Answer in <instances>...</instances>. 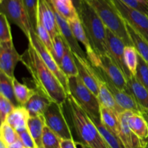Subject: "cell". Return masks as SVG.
Instances as JSON below:
<instances>
[{
	"label": "cell",
	"mask_w": 148,
	"mask_h": 148,
	"mask_svg": "<svg viewBox=\"0 0 148 148\" xmlns=\"http://www.w3.org/2000/svg\"><path fill=\"white\" fill-rule=\"evenodd\" d=\"M21 62L30 72L36 87L35 90L44 94L52 102L62 106L66 102L67 92L30 42L22 55Z\"/></svg>",
	"instance_id": "6da1fadb"
},
{
	"label": "cell",
	"mask_w": 148,
	"mask_h": 148,
	"mask_svg": "<svg viewBox=\"0 0 148 148\" xmlns=\"http://www.w3.org/2000/svg\"><path fill=\"white\" fill-rule=\"evenodd\" d=\"M70 117L81 143L88 148H111L98 131L90 116L69 94L66 99Z\"/></svg>",
	"instance_id": "7a4b0ae2"
},
{
	"label": "cell",
	"mask_w": 148,
	"mask_h": 148,
	"mask_svg": "<svg viewBox=\"0 0 148 148\" xmlns=\"http://www.w3.org/2000/svg\"><path fill=\"white\" fill-rule=\"evenodd\" d=\"M77 12L87 36L95 53L99 56L108 55L106 27L94 9L85 0H82Z\"/></svg>",
	"instance_id": "3957f363"
},
{
	"label": "cell",
	"mask_w": 148,
	"mask_h": 148,
	"mask_svg": "<svg viewBox=\"0 0 148 148\" xmlns=\"http://www.w3.org/2000/svg\"><path fill=\"white\" fill-rule=\"evenodd\" d=\"M98 14L106 27L116 35L127 46H133L126 27V23L112 0H85Z\"/></svg>",
	"instance_id": "277c9868"
},
{
	"label": "cell",
	"mask_w": 148,
	"mask_h": 148,
	"mask_svg": "<svg viewBox=\"0 0 148 148\" xmlns=\"http://www.w3.org/2000/svg\"><path fill=\"white\" fill-rule=\"evenodd\" d=\"M69 94L90 117L101 119V104L98 98L79 76L68 78Z\"/></svg>",
	"instance_id": "5b68a950"
},
{
	"label": "cell",
	"mask_w": 148,
	"mask_h": 148,
	"mask_svg": "<svg viewBox=\"0 0 148 148\" xmlns=\"http://www.w3.org/2000/svg\"><path fill=\"white\" fill-rule=\"evenodd\" d=\"M1 13L4 14L9 22L19 27L25 36L28 38L33 30L25 9L23 0H4L1 3Z\"/></svg>",
	"instance_id": "8992f818"
},
{
	"label": "cell",
	"mask_w": 148,
	"mask_h": 148,
	"mask_svg": "<svg viewBox=\"0 0 148 148\" xmlns=\"http://www.w3.org/2000/svg\"><path fill=\"white\" fill-rule=\"evenodd\" d=\"M46 124L62 140L73 139L72 131L64 114L63 106L51 103L44 114Z\"/></svg>",
	"instance_id": "52a82bcc"
},
{
	"label": "cell",
	"mask_w": 148,
	"mask_h": 148,
	"mask_svg": "<svg viewBox=\"0 0 148 148\" xmlns=\"http://www.w3.org/2000/svg\"><path fill=\"white\" fill-rule=\"evenodd\" d=\"M117 11L125 22L148 40V16L143 12L130 7L121 0H112Z\"/></svg>",
	"instance_id": "ba28073f"
},
{
	"label": "cell",
	"mask_w": 148,
	"mask_h": 148,
	"mask_svg": "<svg viewBox=\"0 0 148 148\" xmlns=\"http://www.w3.org/2000/svg\"><path fill=\"white\" fill-rule=\"evenodd\" d=\"M28 41L31 43L33 46V47L36 49L37 52L38 53L39 56L43 61L46 66H48L49 69L56 75V77L61 82L62 86L65 89L66 92L67 94H69V85H68V77L64 75L63 72L61 69L60 66H59L56 62L55 61L54 58L51 55V53L48 51L46 46L42 43L39 38L38 37L37 34H36V31L32 30L30 32L28 38Z\"/></svg>",
	"instance_id": "9c48e42d"
},
{
	"label": "cell",
	"mask_w": 148,
	"mask_h": 148,
	"mask_svg": "<svg viewBox=\"0 0 148 148\" xmlns=\"http://www.w3.org/2000/svg\"><path fill=\"white\" fill-rule=\"evenodd\" d=\"M93 69L97 76L105 82L108 90L114 96V99L116 100L120 107H121L125 111H131L137 114L141 113L143 109L131 94L117 88L106 75L105 72L101 69V68L93 66Z\"/></svg>",
	"instance_id": "30bf717a"
},
{
	"label": "cell",
	"mask_w": 148,
	"mask_h": 148,
	"mask_svg": "<svg viewBox=\"0 0 148 148\" xmlns=\"http://www.w3.org/2000/svg\"><path fill=\"white\" fill-rule=\"evenodd\" d=\"M106 41L108 56L120 68L127 80L133 76L127 68L124 61V48L126 45L120 38L106 27Z\"/></svg>",
	"instance_id": "8fae6325"
},
{
	"label": "cell",
	"mask_w": 148,
	"mask_h": 148,
	"mask_svg": "<svg viewBox=\"0 0 148 148\" xmlns=\"http://www.w3.org/2000/svg\"><path fill=\"white\" fill-rule=\"evenodd\" d=\"M133 113L131 111H124L119 114L120 128L118 137L124 148H146V141L140 139L130 128L128 124L129 118Z\"/></svg>",
	"instance_id": "7c38bea8"
},
{
	"label": "cell",
	"mask_w": 148,
	"mask_h": 148,
	"mask_svg": "<svg viewBox=\"0 0 148 148\" xmlns=\"http://www.w3.org/2000/svg\"><path fill=\"white\" fill-rule=\"evenodd\" d=\"M20 55L14 46L13 41L0 42V71L10 77L14 78V69L19 62H21Z\"/></svg>",
	"instance_id": "4fadbf2b"
},
{
	"label": "cell",
	"mask_w": 148,
	"mask_h": 148,
	"mask_svg": "<svg viewBox=\"0 0 148 148\" xmlns=\"http://www.w3.org/2000/svg\"><path fill=\"white\" fill-rule=\"evenodd\" d=\"M38 23L49 31L53 40L56 36L61 34L54 9L50 0H38Z\"/></svg>",
	"instance_id": "5bb4252c"
},
{
	"label": "cell",
	"mask_w": 148,
	"mask_h": 148,
	"mask_svg": "<svg viewBox=\"0 0 148 148\" xmlns=\"http://www.w3.org/2000/svg\"><path fill=\"white\" fill-rule=\"evenodd\" d=\"M100 59L101 64L98 67L101 68L117 88L130 94L128 88V80L120 68L113 62L108 55L100 56Z\"/></svg>",
	"instance_id": "9a60e30c"
},
{
	"label": "cell",
	"mask_w": 148,
	"mask_h": 148,
	"mask_svg": "<svg viewBox=\"0 0 148 148\" xmlns=\"http://www.w3.org/2000/svg\"><path fill=\"white\" fill-rule=\"evenodd\" d=\"M74 56L75 63L77 66L78 76L80 77L84 84L98 97L99 87L98 78L95 75L93 66L88 59L81 58L75 54H74Z\"/></svg>",
	"instance_id": "2e32d148"
},
{
	"label": "cell",
	"mask_w": 148,
	"mask_h": 148,
	"mask_svg": "<svg viewBox=\"0 0 148 148\" xmlns=\"http://www.w3.org/2000/svg\"><path fill=\"white\" fill-rule=\"evenodd\" d=\"M54 12L61 35L64 38L65 41L66 42L67 45L69 46L72 51L73 52L74 54L77 55L79 57L88 59L86 52L84 51L83 49L80 47L79 44V41L77 40L75 35L72 33L68 22L64 17H62L59 13L56 12L55 10Z\"/></svg>",
	"instance_id": "e0dca14e"
},
{
	"label": "cell",
	"mask_w": 148,
	"mask_h": 148,
	"mask_svg": "<svg viewBox=\"0 0 148 148\" xmlns=\"http://www.w3.org/2000/svg\"><path fill=\"white\" fill-rule=\"evenodd\" d=\"M52 102L44 94L36 90V93L24 106L30 116H43Z\"/></svg>",
	"instance_id": "ac0fdd59"
},
{
	"label": "cell",
	"mask_w": 148,
	"mask_h": 148,
	"mask_svg": "<svg viewBox=\"0 0 148 148\" xmlns=\"http://www.w3.org/2000/svg\"><path fill=\"white\" fill-rule=\"evenodd\" d=\"M30 117V114L24 106H18L10 113L5 121L19 134L27 130V121Z\"/></svg>",
	"instance_id": "d6986e66"
},
{
	"label": "cell",
	"mask_w": 148,
	"mask_h": 148,
	"mask_svg": "<svg viewBox=\"0 0 148 148\" xmlns=\"http://www.w3.org/2000/svg\"><path fill=\"white\" fill-rule=\"evenodd\" d=\"M97 78H98V87H99L98 98L100 104L103 106L108 108V109L112 110L113 111L116 113L117 114H120L124 112L125 110H124L121 107L119 106V104L117 103L116 100L114 99V96L111 94V92H110L105 82L102 79H100L98 76H97Z\"/></svg>",
	"instance_id": "ffe728a7"
},
{
	"label": "cell",
	"mask_w": 148,
	"mask_h": 148,
	"mask_svg": "<svg viewBox=\"0 0 148 148\" xmlns=\"http://www.w3.org/2000/svg\"><path fill=\"white\" fill-rule=\"evenodd\" d=\"M130 92L142 109H148V90L133 75L128 80Z\"/></svg>",
	"instance_id": "44dd1931"
},
{
	"label": "cell",
	"mask_w": 148,
	"mask_h": 148,
	"mask_svg": "<svg viewBox=\"0 0 148 148\" xmlns=\"http://www.w3.org/2000/svg\"><path fill=\"white\" fill-rule=\"evenodd\" d=\"M125 23L133 46L135 48L138 54L148 64V40L127 22Z\"/></svg>",
	"instance_id": "7402d4cb"
},
{
	"label": "cell",
	"mask_w": 148,
	"mask_h": 148,
	"mask_svg": "<svg viewBox=\"0 0 148 148\" xmlns=\"http://www.w3.org/2000/svg\"><path fill=\"white\" fill-rule=\"evenodd\" d=\"M46 125L44 116H30L27 121V130L34 140L38 148H43L42 138L43 129Z\"/></svg>",
	"instance_id": "603a6c76"
},
{
	"label": "cell",
	"mask_w": 148,
	"mask_h": 148,
	"mask_svg": "<svg viewBox=\"0 0 148 148\" xmlns=\"http://www.w3.org/2000/svg\"><path fill=\"white\" fill-rule=\"evenodd\" d=\"M53 9L66 21L79 17L72 0H50Z\"/></svg>",
	"instance_id": "cb8c5ba5"
},
{
	"label": "cell",
	"mask_w": 148,
	"mask_h": 148,
	"mask_svg": "<svg viewBox=\"0 0 148 148\" xmlns=\"http://www.w3.org/2000/svg\"><path fill=\"white\" fill-rule=\"evenodd\" d=\"M130 128L142 140L146 141L148 138V127L145 119L141 114L133 113L128 120Z\"/></svg>",
	"instance_id": "d4e9b609"
},
{
	"label": "cell",
	"mask_w": 148,
	"mask_h": 148,
	"mask_svg": "<svg viewBox=\"0 0 148 148\" xmlns=\"http://www.w3.org/2000/svg\"><path fill=\"white\" fill-rule=\"evenodd\" d=\"M92 121L95 124L98 131L102 137L111 148H124L122 143L121 142L118 136L113 132L111 130L106 127L101 121V119H96L90 117Z\"/></svg>",
	"instance_id": "484cf974"
},
{
	"label": "cell",
	"mask_w": 148,
	"mask_h": 148,
	"mask_svg": "<svg viewBox=\"0 0 148 148\" xmlns=\"http://www.w3.org/2000/svg\"><path fill=\"white\" fill-rule=\"evenodd\" d=\"M0 95L8 99L15 107L20 106L14 95L13 79L0 71Z\"/></svg>",
	"instance_id": "4316f807"
},
{
	"label": "cell",
	"mask_w": 148,
	"mask_h": 148,
	"mask_svg": "<svg viewBox=\"0 0 148 148\" xmlns=\"http://www.w3.org/2000/svg\"><path fill=\"white\" fill-rule=\"evenodd\" d=\"M59 66L68 78L71 77L78 76V69L75 63L74 53L68 45H66V51Z\"/></svg>",
	"instance_id": "83f0119b"
},
{
	"label": "cell",
	"mask_w": 148,
	"mask_h": 148,
	"mask_svg": "<svg viewBox=\"0 0 148 148\" xmlns=\"http://www.w3.org/2000/svg\"><path fill=\"white\" fill-rule=\"evenodd\" d=\"M101 120L106 127L118 136L120 128L119 114L101 105Z\"/></svg>",
	"instance_id": "f1b7e54d"
},
{
	"label": "cell",
	"mask_w": 148,
	"mask_h": 148,
	"mask_svg": "<svg viewBox=\"0 0 148 148\" xmlns=\"http://www.w3.org/2000/svg\"><path fill=\"white\" fill-rule=\"evenodd\" d=\"M13 84L16 100L20 106H24L36 93V90L29 88L26 85L19 82L15 77L13 79Z\"/></svg>",
	"instance_id": "f546056e"
},
{
	"label": "cell",
	"mask_w": 148,
	"mask_h": 148,
	"mask_svg": "<svg viewBox=\"0 0 148 148\" xmlns=\"http://www.w3.org/2000/svg\"><path fill=\"white\" fill-rule=\"evenodd\" d=\"M124 61L132 75H135L138 64V53L133 46H127L124 48Z\"/></svg>",
	"instance_id": "4dcf8cb0"
},
{
	"label": "cell",
	"mask_w": 148,
	"mask_h": 148,
	"mask_svg": "<svg viewBox=\"0 0 148 148\" xmlns=\"http://www.w3.org/2000/svg\"><path fill=\"white\" fill-rule=\"evenodd\" d=\"M20 140L18 133L8 123H2L0 130V140L2 141L6 145H10L17 140Z\"/></svg>",
	"instance_id": "1f68e13d"
},
{
	"label": "cell",
	"mask_w": 148,
	"mask_h": 148,
	"mask_svg": "<svg viewBox=\"0 0 148 148\" xmlns=\"http://www.w3.org/2000/svg\"><path fill=\"white\" fill-rule=\"evenodd\" d=\"M61 140L62 139L54 132L45 126L42 138L43 148H61Z\"/></svg>",
	"instance_id": "d6a6232c"
},
{
	"label": "cell",
	"mask_w": 148,
	"mask_h": 148,
	"mask_svg": "<svg viewBox=\"0 0 148 148\" xmlns=\"http://www.w3.org/2000/svg\"><path fill=\"white\" fill-rule=\"evenodd\" d=\"M30 25L36 31L38 23V0H23Z\"/></svg>",
	"instance_id": "836d02e7"
},
{
	"label": "cell",
	"mask_w": 148,
	"mask_h": 148,
	"mask_svg": "<svg viewBox=\"0 0 148 148\" xmlns=\"http://www.w3.org/2000/svg\"><path fill=\"white\" fill-rule=\"evenodd\" d=\"M53 57L54 58L56 63L60 65L62 59L64 55L65 51L66 48V42L65 41L64 38L62 37L61 34H59L53 38Z\"/></svg>",
	"instance_id": "e575fe53"
},
{
	"label": "cell",
	"mask_w": 148,
	"mask_h": 148,
	"mask_svg": "<svg viewBox=\"0 0 148 148\" xmlns=\"http://www.w3.org/2000/svg\"><path fill=\"white\" fill-rule=\"evenodd\" d=\"M36 34H37L38 37L39 39L40 40V41L42 42V43L46 46V48L48 49V51H49L51 53L52 56H53V39H52L51 36L49 31H48L40 23H38L37 26H36Z\"/></svg>",
	"instance_id": "d590c367"
},
{
	"label": "cell",
	"mask_w": 148,
	"mask_h": 148,
	"mask_svg": "<svg viewBox=\"0 0 148 148\" xmlns=\"http://www.w3.org/2000/svg\"><path fill=\"white\" fill-rule=\"evenodd\" d=\"M137 80L148 90V64L138 54V64L134 75Z\"/></svg>",
	"instance_id": "8d00e7d4"
},
{
	"label": "cell",
	"mask_w": 148,
	"mask_h": 148,
	"mask_svg": "<svg viewBox=\"0 0 148 148\" xmlns=\"http://www.w3.org/2000/svg\"><path fill=\"white\" fill-rule=\"evenodd\" d=\"M12 40L10 24L8 19L2 13H0V42Z\"/></svg>",
	"instance_id": "74e56055"
},
{
	"label": "cell",
	"mask_w": 148,
	"mask_h": 148,
	"mask_svg": "<svg viewBox=\"0 0 148 148\" xmlns=\"http://www.w3.org/2000/svg\"><path fill=\"white\" fill-rule=\"evenodd\" d=\"M15 108L8 99L0 95V119L1 124L5 122L7 116Z\"/></svg>",
	"instance_id": "f35d334b"
},
{
	"label": "cell",
	"mask_w": 148,
	"mask_h": 148,
	"mask_svg": "<svg viewBox=\"0 0 148 148\" xmlns=\"http://www.w3.org/2000/svg\"><path fill=\"white\" fill-rule=\"evenodd\" d=\"M130 7L143 12L148 16L147 0H121Z\"/></svg>",
	"instance_id": "ab89813d"
},
{
	"label": "cell",
	"mask_w": 148,
	"mask_h": 148,
	"mask_svg": "<svg viewBox=\"0 0 148 148\" xmlns=\"http://www.w3.org/2000/svg\"><path fill=\"white\" fill-rule=\"evenodd\" d=\"M18 134L25 148H38L34 140L29 132L28 130L19 133Z\"/></svg>",
	"instance_id": "60d3db41"
},
{
	"label": "cell",
	"mask_w": 148,
	"mask_h": 148,
	"mask_svg": "<svg viewBox=\"0 0 148 148\" xmlns=\"http://www.w3.org/2000/svg\"><path fill=\"white\" fill-rule=\"evenodd\" d=\"M61 148H77V142L74 139L61 140Z\"/></svg>",
	"instance_id": "b9f144b4"
},
{
	"label": "cell",
	"mask_w": 148,
	"mask_h": 148,
	"mask_svg": "<svg viewBox=\"0 0 148 148\" xmlns=\"http://www.w3.org/2000/svg\"><path fill=\"white\" fill-rule=\"evenodd\" d=\"M7 147L8 148H25L23 143H22L21 140H20H20H17L16 142H14V143H13L12 144L8 145L7 146Z\"/></svg>",
	"instance_id": "7bdbcfd3"
},
{
	"label": "cell",
	"mask_w": 148,
	"mask_h": 148,
	"mask_svg": "<svg viewBox=\"0 0 148 148\" xmlns=\"http://www.w3.org/2000/svg\"><path fill=\"white\" fill-rule=\"evenodd\" d=\"M140 114L143 115V116L144 117V119H145L148 127V109H143ZM147 142H148V138L147 139V140H146V143H147Z\"/></svg>",
	"instance_id": "ee69618b"
},
{
	"label": "cell",
	"mask_w": 148,
	"mask_h": 148,
	"mask_svg": "<svg viewBox=\"0 0 148 148\" xmlns=\"http://www.w3.org/2000/svg\"><path fill=\"white\" fill-rule=\"evenodd\" d=\"M72 2H73L74 5H75V8H76L77 11L78 12V10H79V7H80L81 3H82V0H72Z\"/></svg>",
	"instance_id": "f6af8a7d"
},
{
	"label": "cell",
	"mask_w": 148,
	"mask_h": 148,
	"mask_svg": "<svg viewBox=\"0 0 148 148\" xmlns=\"http://www.w3.org/2000/svg\"><path fill=\"white\" fill-rule=\"evenodd\" d=\"M0 148H8V147H7V145H6L2 141L0 140Z\"/></svg>",
	"instance_id": "bcb514c9"
},
{
	"label": "cell",
	"mask_w": 148,
	"mask_h": 148,
	"mask_svg": "<svg viewBox=\"0 0 148 148\" xmlns=\"http://www.w3.org/2000/svg\"><path fill=\"white\" fill-rule=\"evenodd\" d=\"M79 143V145H80V147H81V148H88L86 147V146L84 144H82V143Z\"/></svg>",
	"instance_id": "7dc6e473"
},
{
	"label": "cell",
	"mask_w": 148,
	"mask_h": 148,
	"mask_svg": "<svg viewBox=\"0 0 148 148\" xmlns=\"http://www.w3.org/2000/svg\"><path fill=\"white\" fill-rule=\"evenodd\" d=\"M146 148H148V142H147V145H146Z\"/></svg>",
	"instance_id": "c3c4849f"
},
{
	"label": "cell",
	"mask_w": 148,
	"mask_h": 148,
	"mask_svg": "<svg viewBox=\"0 0 148 148\" xmlns=\"http://www.w3.org/2000/svg\"><path fill=\"white\" fill-rule=\"evenodd\" d=\"M3 1H4V0H0V3H1V2H2Z\"/></svg>",
	"instance_id": "681fc988"
},
{
	"label": "cell",
	"mask_w": 148,
	"mask_h": 148,
	"mask_svg": "<svg viewBox=\"0 0 148 148\" xmlns=\"http://www.w3.org/2000/svg\"><path fill=\"white\" fill-rule=\"evenodd\" d=\"M147 4H148V0H147Z\"/></svg>",
	"instance_id": "f907efd6"
}]
</instances>
